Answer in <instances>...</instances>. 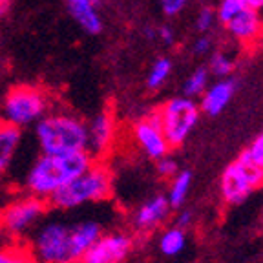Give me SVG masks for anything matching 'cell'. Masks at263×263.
Wrapping results in <instances>:
<instances>
[{"label": "cell", "instance_id": "obj_1", "mask_svg": "<svg viewBox=\"0 0 263 263\" xmlns=\"http://www.w3.org/2000/svg\"><path fill=\"white\" fill-rule=\"evenodd\" d=\"M103 234L101 223L93 219L79 223L46 219L29 232L26 254L33 263H81Z\"/></svg>", "mask_w": 263, "mask_h": 263}, {"label": "cell", "instance_id": "obj_2", "mask_svg": "<svg viewBox=\"0 0 263 263\" xmlns=\"http://www.w3.org/2000/svg\"><path fill=\"white\" fill-rule=\"evenodd\" d=\"M95 159L90 152L71 156H39L28 168L24 186L28 196L49 201L59 190L68 186L81 174H84Z\"/></svg>", "mask_w": 263, "mask_h": 263}, {"label": "cell", "instance_id": "obj_3", "mask_svg": "<svg viewBox=\"0 0 263 263\" xmlns=\"http://www.w3.org/2000/svg\"><path fill=\"white\" fill-rule=\"evenodd\" d=\"M42 156H71L88 152V124L70 111H48L35 124Z\"/></svg>", "mask_w": 263, "mask_h": 263}, {"label": "cell", "instance_id": "obj_4", "mask_svg": "<svg viewBox=\"0 0 263 263\" xmlns=\"http://www.w3.org/2000/svg\"><path fill=\"white\" fill-rule=\"evenodd\" d=\"M114 190V174L106 164L95 161L84 174L59 190L48 203L59 210H73L88 203L104 201Z\"/></svg>", "mask_w": 263, "mask_h": 263}, {"label": "cell", "instance_id": "obj_5", "mask_svg": "<svg viewBox=\"0 0 263 263\" xmlns=\"http://www.w3.org/2000/svg\"><path fill=\"white\" fill-rule=\"evenodd\" d=\"M48 111L49 97L44 90L29 84H18L6 95L0 119L22 130L29 124H37L44 115H48Z\"/></svg>", "mask_w": 263, "mask_h": 263}, {"label": "cell", "instance_id": "obj_6", "mask_svg": "<svg viewBox=\"0 0 263 263\" xmlns=\"http://www.w3.org/2000/svg\"><path fill=\"white\" fill-rule=\"evenodd\" d=\"M157 114L170 146L176 148L189 139L196 124L199 123L201 108L197 101L181 95V97L170 99L163 106L157 108Z\"/></svg>", "mask_w": 263, "mask_h": 263}, {"label": "cell", "instance_id": "obj_7", "mask_svg": "<svg viewBox=\"0 0 263 263\" xmlns=\"http://www.w3.org/2000/svg\"><path fill=\"white\" fill-rule=\"evenodd\" d=\"M263 185V170L251 164L239 154L229 163L219 177V196L227 205H241L254 190Z\"/></svg>", "mask_w": 263, "mask_h": 263}, {"label": "cell", "instance_id": "obj_8", "mask_svg": "<svg viewBox=\"0 0 263 263\" xmlns=\"http://www.w3.org/2000/svg\"><path fill=\"white\" fill-rule=\"evenodd\" d=\"M46 203L48 201L33 196L15 199L0 210V230L11 238H21L31 232L46 214Z\"/></svg>", "mask_w": 263, "mask_h": 263}, {"label": "cell", "instance_id": "obj_9", "mask_svg": "<svg viewBox=\"0 0 263 263\" xmlns=\"http://www.w3.org/2000/svg\"><path fill=\"white\" fill-rule=\"evenodd\" d=\"M132 137L136 146L152 161H159L161 157L168 156L172 150L161 126L157 110L150 111L132 124Z\"/></svg>", "mask_w": 263, "mask_h": 263}, {"label": "cell", "instance_id": "obj_10", "mask_svg": "<svg viewBox=\"0 0 263 263\" xmlns=\"http://www.w3.org/2000/svg\"><path fill=\"white\" fill-rule=\"evenodd\" d=\"M134 236L124 230H111L93 243L81 263H124L134 251Z\"/></svg>", "mask_w": 263, "mask_h": 263}, {"label": "cell", "instance_id": "obj_11", "mask_svg": "<svg viewBox=\"0 0 263 263\" xmlns=\"http://www.w3.org/2000/svg\"><path fill=\"white\" fill-rule=\"evenodd\" d=\"M172 206L166 194H156L148 197L132 214V227L137 234H148L159 229L170 218Z\"/></svg>", "mask_w": 263, "mask_h": 263}, {"label": "cell", "instance_id": "obj_12", "mask_svg": "<svg viewBox=\"0 0 263 263\" xmlns=\"http://www.w3.org/2000/svg\"><path fill=\"white\" fill-rule=\"evenodd\" d=\"M115 117L110 111H101L88 124V152L91 157H103L114 144Z\"/></svg>", "mask_w": 263, "mask_h": 263}, {"label": "cell", "instance_id": "obj_13", "mask_svg": "<svg viewBox=\"0 0 263 263\" xmlns=\"http://www.w3.org/2000/svg\"><path fill=\"white\" fill-rule=\"evenodd\" d=\"M234 91L236 81H232V79H219L218 82H214L212 86L206 88V91L201 95V101H199L201 114H206L210 117L219 115L229 106Z\"/></svg>", "mask_w": 263, "mask_h": 263}, {"label": "cell", "instance_id": "obj_14", "mask_svg": "<svg viewBox=\"0 0 263 263\" xmlns=\"http://www.w3.org/2000/svg\"><path fill=\"white\" fill-rule=\"evenodd\" d=\"M227 29L241 44H252V42H256L261 37L263 24L258 11L245 8L227 24Z\"/></svg>", "mask_w": 263, "mask_h": 263}, {"label": "cell", "instance_id": "obj_15", "mask_svg": "<svg viewBox=\"0 0 263 263\" xmlns=\"http://www.w3.org/2000/svg\"><path fill=\"white\" fill-rule=\"evenodd\" d=\"M22 130L0 119V176L8 172L21 146Z\"/></svg>", "mask_w": 263, "mask_h": 263}, {"label": "cell", "instance_id": "obj_16", "mask_svg": "<svg viewBox=\"0 0 263 263\" xmlns=\"http://www.w3.org/2000/svg\"><path fill=\"white\" fill-rule=\"evenodd\" d=\"M68 9L77 24L90 35H97L103 29V21L95 9L93 0H66Z\"/></svg>", "mask_w": 263, "mask_h": 263}, {"label": "cell", "instance_id": "obj_17", "mask_svg": "<svg viewBox=\"0 0 263 263\" xmlns=\"http://www.w3.org/2000/svg\"><path fill=\"white\" fill-rule=\"evenodd\" d=\"M186 243H189V238H186V230L179 229V227L172 225L168 229H164L159 236V241H157V247L163 256H168V258H174V256H179L181 252L186 249Z\"/></svg>", "mask_w": 263, "mask_h": 263}, {"label": "cell", "instance_id": "obj_18", "mask_svg": "<svg viewBox=\"0 0 263 263\" xmlns=\"http://www.w3.org/2000/svg\"><path fill=\"white\" fill-rule=\"evenodd\" d=\"M190 186H192V172L190 170H179L176 174V177L170 181L168 192H166L172 210L181 209V206L185 205L186 197L190 194Z\"/></svg>", "mask_w": 263, "mask_h": 263}, {"label": "cell", "instance_id": "obj_19", "mask_svg": "<svg viewBox=\"0 0 263 263\" xmlns=\"http://www.w3.org/2000/svg\"><path fill=\"white\" fill-rule=\"evenodd\" d=\"M209 88V70L205 66H199L192 73L189 75V79L185 81V86H183V93L185 97H199L203 95Z\"/></svg>", "mask_w": 263, "mask_h": 263}, {"label": "cell", "instance_id": "obj_20", "mask_svg": "<svg viewBox=\"0 0 263 263\" xmlns=\"http://www.w3.org/2000/svg\"><path fill=\"white\" fill-rule=\"evenodd\" d=\"M170 73H172V62H170V59L166 57L157 59L152 64V68H150V71H148L146 86L150 90H159L164 82L168 81Z\"/></svg>", "mask_w": 263, "mask_h": 263}, {"label": "cell", "instance_id": "obj_21", "mask_svg": "<svg viewBox=\"0 0 263 263\" xmlns=\"http://www.w3.org/2000/svg\"><path fill=\"white\" fill-rule=\"evenodd\" d=\"M234 70V61L230 59V55L218 51L210 57V64H209V71L214 73L219 79H229V75Z\"/></svg>", "mask_w": 263, "mask_h": 263}, {"label": "cell", "instance_id": "obj_22", "mask_svg": "<svg viewBox=\"0 0 263 263\" xmlns=\"http://www.w3.org/2000/svg\"><path fill=\"white\" fill-rule=\"evenodd\" d=\"M241 156L251 164H254V166L263 170V132L259 136L254 137V141L243 150Z\"/></svg>", "mask_w": 263, "mask_h": 263}, {"label": "cell", "instance_id": "obj_23", "mask_svg": "<svg viewBox=\"0 0 263 263\" xmlns=\"http://www.w3.org/2000/svg\"><path fill=\"white\" fill-rule=\"evenodd\" d=\"M241 9H245V6L241 4V0H221V4H219L216 16H218L219 21L227 26L239 11H241Z\"/></svg>", "mask_w": 263, "mask_h": 263}, {"label": "cell", "instance_id": "obj_24", "mask_svg": "<svg viewBox=\"0 0 263 263\" xmlns=\"http://www.w3.org/2000/svg\"><path fill=\"white\" fill-rule=\"evenodd\" d=\"M156 170L159 177L172 181L176 177V174L179 172V164H177V161L172 156H164L159 161H156Z\"/></svg>", "mask_w": 263, "mask_h": 263}, {"label": "cell", "instance_id": "obj_25", "mask_svg": "<svg viewBox=\"0 0 263 263\" xmlns=\"http://www.w3.org/2000/svg\"><path fill=\"white\" fill-rule=\"evenodd\" d=\"M216 18H218V16H216V13H214L210 8L201 9V11H199V15H197V18H196L197 31H201V33L209 31V29L212 28V24H214V21H216Z\"/></svg>", "mask_w": 263, "mask_h": 263}, {"label": "cell", "instance_id": "obj_26", "mask_svg": "<svg viewBox=\"0 0 263 263\" xmlns=\"http://www.w3.org/2000/svg\"><path fill=\"white\" fill-rule=\"evenodd\" d=\"M0 263H33L26 252L18 251H2L0 249Z\"/></svg>", "mask_w": 263, "mask_h": 263}, {"label": "cell", "instance_id": "obj_27", "mask_svg": "<svg viewBox=\"0 0 263 263\" xmlns=\"http://www.w3.org/2000/svg\"><path fill=\"white\" fill-rule=\"evenodd\" d=\"M159 4H161V9H163L164 15L174 16L185 8L186 0H159Z\"/></svg>", "mask_w": 263, "mask_h": 263}, {"label": "cell", "instance_id": "obj_28", "mask_svg": "<svg viewBox=\"0 0 263 263\" xmlns=\"http://www.w3.org/2000/svg\"><path fill=\"white\" fill-rule=\"evenodd\" d=\"M192 219H194V212L190 209L179 210V214L176 216V227L186 230L190 227V223H192Z\"/></svg>", "mask_w": 263, "mask_h": 263}, {"label": "cell", "instance_id": "obj_29", "mask_svg": "<svg viewBox=\"0 0 263 263\" xmlns=\"http://www.w3.org/2000/svg\"><path fill=\"white\" fill-rule=\"evenodd\" d=\"M210 48H212V41H210L209 37H199L196 42H194V48L192 51L196 55H205L210 51Z\"/></svg>", "mask_w": 263, "mask_h": 263}, {"label": "cell", "instance_id": "obj_30", "mask_svg": "<svg viewBox=\"0 0 263 263\" xmlns=\"http://www.w3.org/2000/svg\"><path fill=\"white\" fill-rule=\"evenodd\" d=\"M157 37L161 39V42L166 46L174 44V29L170 28V26H161L159 29H157Z\"/></svg>", "mask_w": 263, "mask_h": 263}, {"label": "cell", "instance_id": "obj_31", "mask_svg": "<svg viewBox=\"0 0 263 263\" xmlns=\"http://www.w3.org/2000/svg\"><path fill=\"white\" fill-rule=\"evenodd\" d=\"M241 4L249 9H254V11L263 9V0H241Z\"/></svg>", "mask_w": 263, "mask_h": 263}, {"label": "cell", "instance_id": "obj_32", "mask_svg": "<svg viewBox=\"0 0 263 263\" xmlns=\"http://www.w3.org/2000/svg\"><path fill=\"white\" fill-rule=\"evenodd\" d=\"M144 35H146L148 39H156L157 37V31H154L152 28H146V29H144Z\"/></svg>", "mask_w": 263, "mask_h": 263}, {"label": "cell", "instance_id": "obj_33", "mask_svg": "<svg viewBox=\"0 0 263 263\" xmlns=\"http://www.w3.org/2000/svg\"><path fill=\"white\" fill-rule=\"evenodd\" d=\"M9 2H11V0H0V13H2L6 8H8V6H9Z\"/></svg>", "mask_w": 263, "mask_h": 263}, {"label": "cell", "instance_id": "obj_34", "mask_svg": "<svg viewBox=\"0 0 263 263\" xmlns=\"http://www.w3.org/2000/svg\"><path fill=\"white\" fill-rule=\"evenodd\" d=\"M93 2H95V4H97V2H99V0H93Z\"/></svg>", "mask_w": 263, "mask_h": 263}]
</instances>
